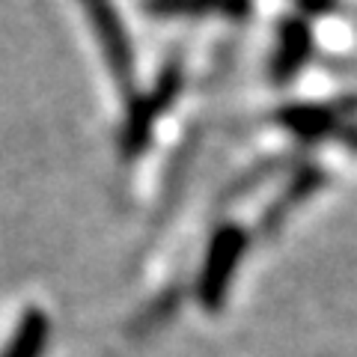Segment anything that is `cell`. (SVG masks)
I'll list each match as a JSON object with an SVG mask.
<instances>
[{"label":"cell","mask_w":357,"mask_h":357,"mask_svg":"<svg viewBox=\"0 0 357 357\" xmlns=\"http://www.w3.org/2000/svg\"><path fill=\"white\" fill-rule=\"evenodd\" d=\"M227 0H155V9L164 13H203V9H220Z\"/></svg>","instance_id":"1"},{"label":"cell","mask_w":357,"mask_h":357,"mask_svg":"<svg viewBox=\"0 0 357 357\" xmlns=\"http://www.w3.org/2000/svg\"><path fill=\"white\" fill-rule=\"evenodd\" d=\"M349 140H351V146L357 149V131H354V134H349Z\"/></svg>","instance_id":"2"}]
</instances>
